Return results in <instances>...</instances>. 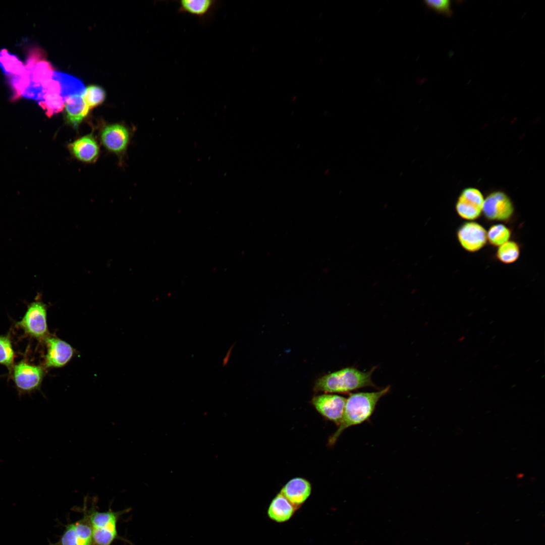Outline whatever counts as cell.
Listing matches in <instances>:
<instances>
[{
  "label": "cell",
  "mask_w": 545,
  "mask_h": 545,
  "mask_svg": "<svg viewBox=\"0 0 545 545\" xmlns=\"http://www.w3.org/2000/svg\"><path fill=\"white\" fill-rule=\"evenodd\" d=\"M390 389L388 386L377 392L350 394L346 399L342 420L337 430L329 439L328 444L330 446L334 445L346 429L369 419L379 400L389 392Z\"/></svg>",
  "instance_id": "6da1fadb"
},
{
  "label": "cell",
  "mask_w": 545,
  "mask_h": 545,
  "mask_svg": "<svg viewBox=\"0 0 545 545\" xmlns=\"http://www.w3.org/2000/svg\"><path fill=\"white\" fill-rule=\"evenodd\" d=\"M373 367L367 372L346 367L323 376L315 384L316 392L345 393L367 387H375L372 382Z\"/></svg>",
  "instance_id": "7a4b0ae2"
},
{
  "label": "cell",
  "mask_w": 545,
  "mask_h": 545,
  "mask_svg": "<svg viewBox=\"0 0 545 545\" xmlns=\"http://www.w3.org/2000/svg\"><path fill=\"white\" fill-rule=\"evenodd\" d=\"M97 502L96 497H94L90 508L87 507V509L92 528V545H112L117 540L132 544L129 540L120 536L117 530L119 520L130 509L114 511L110 508L106 511L100 512L97 509Z\"/></svg>",
  "instance_id": "3957f363"
},
{
  "label": "cell",
  "mask_w": 545,
  "mask_h": 545,
  "mask_svg": "<svg viewBox=\"0 0 545 545\" xmlns=\"http://www.w3.org/2000/svg\"><path fill=\"white\" fill-rule=\"evenodd\" d=\"M87 509V499L85 497L83 507L75 509L83 513L82 517L65 525L64 532L58 541L52 543L48 540L49 545H92V528Z\"/></svg>",
  "instance_id": "277c9868"
},
{
  "label": "cell",
  "mask_w": 545,
  "mask_h": 545,
  "mask_svg": "<svg viewBox=\"0 0 545 545\" xmlns=\"http://www.w3.org/2000/svg\"><path fill=\"white\" fill-rule=\"evenodd\" d=\"M17 325L29 336L44 340L49 336L45 304L39 299L30 303Z\"/></svg>",
  "instance_id": "5b68a950"
},
{
  "label": "cell",
  "mask_w": 545,
  "mask_h": 545,
  "mask_svg": "<svg viewBox=\"0 0 545 545\" xmlns=\"http://www.w3.org/2000/svg\"><path fill=\"white\" fill-rule=\"evenodd\" d=\"M44 376V368L22 361L12 367V377L20 393H31L39 389Z\"/></svg>",
  "instance_id": "8992f818"
},
{
  "label": "cell",
  "mask_w": 545,
  "mask_h": 545,
  "mask_svg": "<svg viewBox=\"0 0 545 545\" xmlns=\"http://www.w3.org/2000/svg\"><path fill=\"white\" fill-rule=\"evenodd\" d=\"M482 212L489 220L507 221L512 217L514 207L508 194L501 190H495L484 199Z\"/></svg>",
  "instance_id": "52a82bcc"
},
{
  "label": "cell",
  "mask_w": 545,
  "mask_h": 545,
  "mask_svg": "<svg viewBox=\"0 0 545 545\" xmlns=\"http://www.w3.org/2000/svg\"><path fill=\"white\" fill-rule=\"evenodd\" d=\"M484 197L481 191L475 187L463 189L457 199L456 210L462 219L474 220L478 218L482 212Z\"/></svg>",
  "instance_id": "ba28073f"
},
{
  "label": "cell",
  "mask_w": 545,
  "mask_h": 545,
  "mask_svg": "<svg viewBox=\"0 0 545 545\" xmlns=\"http://www.w3.org/2000/svg\"><path fill=\"white\" fill-rule=\"evenodd\" d=\"M44 341L47 348L44 357L45 367H62L71 360L74 350L69 344L57 337L49 336Z\"/></svg>",
  "instance_id": "9c48e42d"
},
{
  "label": "cell",
  "mask_w": 545,
  "mask_h": 545,
  "mask_svg": "<svg viewBox=\"0 0 545 545\" xmlns=\"http://www.w3.org/2000/svg\"><path fill=\"white\" fill-rule=\"evenodd\" d=\"M346 401L343 397L326 394L314 397L311 402L319 414L338 426L343 415Z\"/></svg>",
  "instance_id": "30bf717a"
},
{
  "label": "cell",
  "mask_w": 545,
  "mask_h": 545,
  "mask_svg": "<svg viewBox=\"0 0 545 545\" xmlns=\"http://www.w3.org/2000/svg\"><path fill=\"white\" fill-rule=\"evenodd\" d=\"M178 13H188L198 17L203 24L209 23L214 18L222 2L217 0H177Z\"/></svg>",
  "instance_id": "8fae6325"
},
{
  "label": "cell",
  "mask_w": 545,
  "mask_h": 545,
  "mask_svg": "<svg viewBox=\"0 0 545 545\" xmlns=\"http://www.w3.org/2000/svg\"><path fill=\"white\" fill-rule=\"evenodd\" d=\"M457 236L461 246L471 252L481 249L487 241V232L485 229L480 224L473 222L462 225L457 231Z\"/></svg>",
  "instance_id": "7c38bea8"
},
{
  "label": "cell",
  "mask_w": 545,
  "mask_h": 545,
  "mask_svg": "<svg viewBox=\"0 0 545 545\" xmlns=\"http://www.w3.org/2000/svg\"><path fill=\"white\" fill-rule=\"evenodd\" d=\"M101 139L102 144L108 150L115 153H121L128 145L129 133L125 126L113 124L103 129Z\"/></svg>",
  "instance_id": "4fadbf2b"
},
{
  "label": "cell",
  "mask_w": 545,
  "mask_h": 545,
  "mask_svg": "<svg viewBox=\"0 0 545 545\" xmlns=\"http://www.w3.org/2000/svg\"><path fill=\"white\" fill-rule=\"evenodd\" d=\"M311 490V484L309 481L297 477L286 483L280 493L297 510L309 497Z\"/></svg>",
  "instance_id": "5bb4252c"
},
{
  "label": "cell",
  "mask_w": 545,
  "mask_h": 545,
  "mask_svg": "<svg viewBox=\"0 0 545 545\" xmlns=\"http://www.w3.org/2000/svg\"><path fill=\"white\" fill-rule=\"evenodd\" d=\"M73 155L80 161L93 162L96 160L99 154V147L91 135L82 137L69 145Z\"/></svg>",
  "instance_id": "9a60e30c"
},
{
  "label": "cell",
  "mask_w": 545,
  "mask_h": 545,
  "mask_svg": "<svg viewBox=\"0 0 545 545\" xmlns=\"http://www.w3.org/2000/svg\"><path fill=\"white\" fill-rule=\"evenodd\" d=\"M296 509L280 492L272 500L267 510V515L272 520L283 523L290 520Z\"/></svg>",
  "instance_id": "2e32d148"
},
{
  "label": "cell",
  "mask_w": 545,
  "mask_h": 545,
  "mask_svg": "<svg viewBox=\"0 0 545 545\" xmlns=\"http://www.w3.org/2000/svg\"><path fill=\"white\" fill-rule=\"evenodd\" d=\"M65 112L67 121L77 128L89 113V108L85 102L82 95H75L65 101Z\"/></svg>",
  "instance_id": "e0dca14e"
},
{
  "label": "cell",
  "mask_w": 545,
  "mask_h": 545,
  "mask_svg": "<svg viewBox=\"0 0 545 545\" xmlns=\"http://www.w3.org/2000/svg\"><path fill=\"white\" fill-rule=\"evenodd\" d=\"M52 78L60 83L61 95L65 101L73 95H83L85 92V86L81 81L71 75L54 71Z\"/></svg>",
  "instance_id": "ac0fdd59"
},
{
  "label": "cell",
  "mask_w": 545,
  "mask_h": 545,
  "mask_svg": "<svg viewBox=\"0 0 545 545\" xmlns=\"http://www.w3.org/2000/svg\"><path fill=\"white\" fill-rule=\"evenodd\" d=\"M0 68L8 78L21 75L26 71L25 64L6 48L0 49Z\"/></svg>",
  "instance_id": "d6986e66"
},
{
  "label": "cell",
  "mask_w": 545,
  "mask_h": 545,
  "mask_svg": "<svg viewBox=\"0 0 545 545\" xmlns=\"http://www.w3.org/2000/svg\"><path fill=\"white\" fill-rule=\"evenodd\" d=\"M65 99L60 94H46L38 104L45 111L48 117L61 112L65 107Z\"/></svg>",
  "instance_id": "ffe728a7"
},
{
  "label": "cell",
  "mask_w": 545,
  "mask_h": 545,
  "mask_svg": "<svg viewBox=\"0 0 545 545\" xmlns=\"http://www.w3.org/2000/svg\"><path fill=\"white\" fill-rule=\"evenodd\" d=\"M520 248L517 243L514 241H507L499 246L497 252V257L502 262L511 263L518 258Z\"/></svg>",
  "instance_id": "44dd1931"
},
{
  "label": "cell",
  "mask_w": 545,
  "mask_h": 545,
  "mask_svg": "<svg viewBox=\"0 0 545 545\" xmlns=\"http://www.w3.org/2000/svg\"><path fill=\"white\" fill-rule=\"evenodd\" d=\"M511 234L510 230L506 226L497 224L489 228L487 233V239L492 245L500 246L508 241Z\"/></svg>",
  "instance_id": "7402d4cb"
},
{
  "label": "cell",
  "mask_w": 545,
  "mask_h": 545,
  "mask_svg": "<svg viewBox=\"0 0 545 545\" xmlns=\"http://www.w3.org/2000/svg\"><path fill=\"white\" fill-rule=\"evenodd\" d=\"M14 359L15 353L9 336H0V364L12 368Z\"/></svg>",
  "instance_id": "603a6c76"
},
{
  "label": "cell",
  "mask_w": 545,
  "mask_h": 545,
  "mask_svg": "<svg viewBox=\"0 0 545 545\" xmlns=\"http://www.w3.org/2000/svg\"><path fill=\"white\" fill-rule=\"evenodd\" d=\"M82 96L89 109H91L104 101L105 98V92L102 87L99 86L90 85L85 89Z\"/></svg>",
  "instance_id": "cb8c5ba5"
},
{
  "label": "cell",
  "mask_w": 545,
  "mask_h": 545,
  "mask_svg": "<svg viewBox=\"0 0 545 545\" xmlns=\"http://www.w3.org/2000/svg\"><path fill=\"white\" fill-rule=\"evenodd\" d=\"M425 5L436 12L451 17L453 15L451 1L449 0H425Z\"/></svg>",
  "instance_id": "d4e9b609"
}]
</instances>
